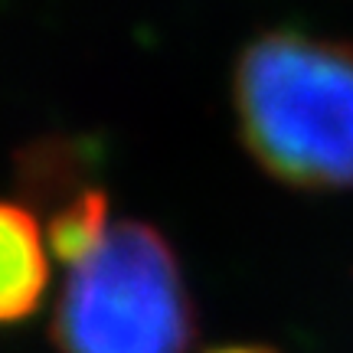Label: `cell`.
I'll list each match as a JSON object with an SVG mask.
<instances>
[{
    "instance_id": "cell-1",
    "label": "cell",
    "mask_w": 353,
    "mask_h": 353,
    "mask_svg": "<svg viewBox=\"0 0 353 353\" xmlns=\"http://www.w3.org/2000/svg\"><path fill=\"white\" fill-rule=\"evenodd\" d=\"M232 112L245 154L301 193L353 190V46L268 30L239 52Z\"/></svg>"
},
{
    "instance_id": "cell-2",
    "label": "cell",
    "mask_w": 353,
    "mask_h": 353,
    "mask_svg": "<svg viewBox=\"0 0 353 353\" xmlns=\"http://www.w3.org/2000/svg\"><path fill=\"white\" fill-rule=\"evenodd\" d=\"M196 314L174 245L151 223L121 219L69 268L52 307L59 353H187Z\"/></svg>"
},
{
    "instance_id": "cell-3",
    "label": "cell",
    "mask_w": 353,
    "mask_h": 353,
    "mask_svg": "<svg viewBox=\"0 0 353 353\" xmlns=\"http://www.w3.org/2000/svg\"><path fill=\"white\" fill-rule=\"evenodd\" d=\"M50 285L46 229L23 203L0 200V327L37 314Z\"/></svg>"
},
{
    "instance_id": "cell-4",
    "label": "cell",
    "mask_w": 353,
    "mask_h": 353,
    "mask_svg": "<svg viewBox=\"0 0 353 353\" xmlns=\"http://www.w3.org/2000/svg\"><path fill=\"white\" fill-rule=\"evenodd\" d=\"M82 164H85V154H79L72 141H33L23 154H17V180L30 196V203L52 213L92 187L85 180Z\"/></svg>"
},
{
    "instance_id": "cell-5",
    "label": "cell",
    "mask_w": 353,
    "mask_h": 353,
    "mask_svg": "<svg viewBox=\"0 0 353 353\" xmlns=\"http://www.w3.org/2000/svg\"><path fill=\"white\" fill-rule=\"evenodd\" d=\"M112 226L114 223L112 213H108L105 190L88 187L76 200L63 203L59 210H52L46 216V242H50V252L59 262L76 268L105 242Z\"/></svg>"
},
{
    "instance_id": "cell-6",
    "label": "cell",
    "mask_w": 353,
    "mask_h": 353,
    "mask_svg": "<svg viewBox=\"0 0 353 353\" xmlns=\"http://www.w3.org/2000/svg\"><path fill=\"white\" fill-rule=\"evenodd\" d=\"M206 353H278V350L268 347V343H223V347H213Z\"/></svg>"
}]
</instances>
